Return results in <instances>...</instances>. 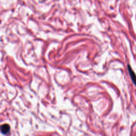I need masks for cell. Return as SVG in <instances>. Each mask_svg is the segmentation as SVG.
<instances>
[{"label": "cell", "instance_id": "cell-1", "mask_svg": "<svg viewBox=\"0 0 136 136\" xmlns=\"http://www.w3.org/2000/svg\"><path fill=\"white\" fill-rule=\"evenodd\" d=\"M1 132L4 134H6L8 133L10 131V126L8 124H3L1 127Z\"/></svg>", "mask_w": 136, "mask_h": 136}, {"label": "cell", "instance_id": "cell-2", "mask_svg": "<svg viewBox=\"0 0 136 136\" xmlns=\"http://www.w3.org/2000/svg\"><path fill=\"white\" fill-rule=\"evenodd\" d=\"M128 71H129L130 75V77L131 78V80L133 81V83L135 84V85L136 86V75L135 74V73L133 72V71L132 70V68H131L130 66H129V65H128Z\"/></svg>", "mask_w": 136, "mask_h": 136}]
</instances>
